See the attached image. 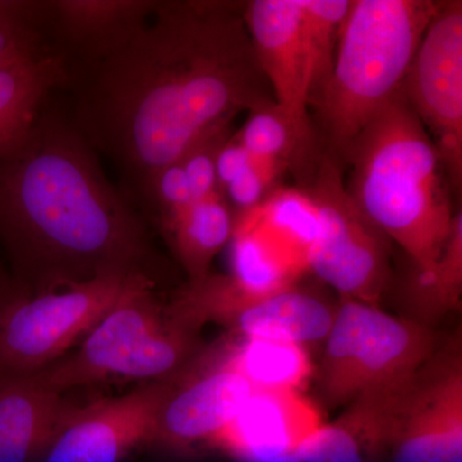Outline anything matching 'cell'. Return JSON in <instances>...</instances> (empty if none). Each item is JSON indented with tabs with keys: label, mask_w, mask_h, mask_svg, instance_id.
Returning <instances> with one entry per match:
<instances>
[{
	"label": "cell",
	"mask_w": 462,
	"mask_h": 462,
	"mask_svg": "<svg viewBox=\"0 0 462 462\" xmlns=\"http://www.w3.org/2000/svg\"><path fill=\"white\" fill-rule=\"evenodd\" d=\"M67 115L134 188L197 139L273 102L245 23V2L157 0L109 56L71 69Z\"/></svg>",
	"instance_id": "obj_1"
},
{
	"label": "cell",
	"mask_w": 462,
	"mask_h": 462,
	"mask_svg": "<svg viewBox=\"0 0 462 462\" xmlns=\"http://www.w3.org/2000/svg\"><path fill=\"white\" fill-rule=\"evenodd\" d=\"M0 245L25 293L105 276L154 281L141 217L67 112L48 103L0 160Z\"/></svg>",
	"instance_id": "obj_2"
},
{
	"label": "cell",
	"mask_w": 462,
	"mask_h": 462,
	"mask_svg": "<svg viewBox=\"0 0 462 462\" xmlns=\"http://www.w3.org/2000/svg\"><path fill=\"white\" fill-rule=\"evenodd\" d=\"M346 188L375 226L411 263H436L457 209L436 145L398 91L358 134L345 161Z\"/></svg>",
	"instance_id": "obj_3"
},
{
	"label": "cell",
	"mask_w": 462,
	"mask_h": 462,
	"mask_svg": "<svg viewBox=\"0 0 462 462\" xmlns=\"http://www.w3.org/2000/svg\"><path fill=\"white\" fill-rule=\"evenodd\" d=\"M439 2L352 0L329 87L312 123L321 153L343 169L358 134L402 90Z\"/></svg>",
	"instance_id": "obj_4"
},
{
	"label": "cell",
	"mask_w": 462,
	"mask_h": 462,
	"mask_svg": "<svg viewBox=\"0 0 462 462\" xmlns=\"http://www.w3.org/2000/svg\"><path fill=\"white\" fill-rule=\"evenodd\" d=\"M352 403L340 419L361 443L391 440L392 462H462L460 336L409 382Z\"/></svg>",
	"instance_id": "obj_5"
},
{
	"label": "cell",
	"mask_w": 462,
	"mask_h": 462,
	"mask_svg": "<svg viewBox=\"0 0 462 462\" xmlns=\"http://www.w3.org/2000/svg\"><path fill=\"white\" fill-rule=\"evenodd\" d=\"M154 285L123 298L88 334L80 348L42 372V387L62 394L106 380L171 379L196 351V333L175 324L157 302Z\"/></svg>",
	"instance_id": "obj_6"
},
{
	"label": "cell",
	"mask_w": 462,
	"mask_h": 462,
	"mask_svg": "<svg viewBox=\"0 0 462 462\" xmlns=\"http://www.w3.org/2000/svg\"><path fill=\"white\" fill-rule=\"evenodd\" d=\"M325 342L321 387L333 404L409 382L438 348L427 325L351 298H342Z\"/></svg>",
	"instance_id": "obj_7"
},
{
	"label": "cell",
	"mask_w": 462,
	"mask_h": 462,
	"mask_svg": "<svg viewBox=\"0 0 462 462\" xmlns=\"http://www.w3.org/2000/svg\"><path fill=\"white\" fill-rule=\"evenodd\" d=\"M156 285L143 275L105 276L39 293L18 291L0 312V376L32 375L60 360L127 294Z\"/></svg>",
	"instance_id": "obj_8"
},
{
	"label": "cell",
	"mask_w": 462,
	"mask_h": 462,
	"mask_svg": "<svg viewBox=\"0 0 462 462\" xmlns=\"http://www.w3.org/2000/svg\"><path fill=\"white\" fill-rule=\"evenodd\" d=\"M345 169L320 157L297 178L321 217V236L307 254V269L342 298L378 306L388 287L389 239L346 191Z\"/></svg>",
	"instance_id": "obj_9"
},
{
	"label": "cell",
	"mask_w": 462,
	"mask_h": 462,
	"mask_svg": "<svg viewBox=\"0 0 462 462\" xmlns=\"http://www.w3.org/2000/svg\"><path fill=\"white\" fill-rule=\"evenodd\" d=\"M175 324L196 333L207 322L245 338L288 340L306 346L327 338L336 310L296 285L266 296L245 293L229 275L209 273L189 281L165 307Z\"/></svg>",
	"instance_id": "obj_10"
},
{
	"label": "cell",
	"mask_w": 462,
	"mask_h": 462,
	"mask_svg": "<svg viewBox=\"0 0 462 462\" xmlns=\"http://www.w3.org/2000/svg\"><path fill=\"white\" fill-rule=\"evenodd\" d=\"M436 145L455 196L462 184V2L440 0L402 87Z\"/></svg>",
	"instance_id": "obj_11"
},
{
	"label": "cell",
	"mask_w": 462,
	"mask_h": 462,
	"mask_svg": "<svg viewBox=\"0 0 462 462\" xmlns=\"http://www.w3.org/2000/svg\"><path fill=\"white\" fill-rule=\"evenodd\" d=\"M170 385L171 379L148 383L121 397L69 407L44 462H120L134 446L154 438Z\"/></svg>",
	"instance_id": "obj_12"
},
{
	"label": "cell",
	"mask_w": 462,
	"mask_h": 462,
	"mask_svg": "<svg viewBox=\"0 0 462 462\" xmlns=\"http://www.w3.org/2000/svg\"><path fill=\"white\" fill-rule=\"evenodd\" d=\"M245 23L276 105L316 138L307 102L302 0H249Z\"/></svg>",
	"instance_id": "obj_13"
},
{
	"label": "cell",
	"mask_w": 462,
	"mask_h": 462,
	"mask_svg": "<svg viewBox=\"0 0 462 462\" xmlns=\"http://www.w3.org/2000/svg\"><path fill=\"white\" fill-rule=\"evenodd\" d=\"M156 0H44V32L69 67L98 62L138 32Z\"/></svg>",
	"instance_id": "obj_14"
},
{
	"label": "cell",
	"mask_w": 462,
	"mask_h": 462,
	"mask_svg": "<svg viewBox=\"0 0 462 462\" xmlns=\"http://www.w3.org/2000/svg\"><path fill=\"white\" fill-rule=\"evenodd\" d=\"M252 391L221 354L216 356L199 370L171 379L154 438L175 447L212 442Z\"/></svg>",
	"instance_id": "obj_15"
},
{
	"label": "cell",
	"mask_w": 462,
	"mask_h": 462,
	"mask_svg": "<svg viewBox=\"0 0 462 462\" xmlns=\"http://www.w3.org/2000/svg\"><path fill=\"white\" fill-rule=\"evenodd\" d=\"M321 425L319 410L298 391H252L211 443L243 462H270Z\"/></svg>",
	"instance_id": "obj_16"
},
{
	"label": "cell",
	"mask_w": 462,
	"mask_h": 462,
	"mask_svg": "<svg viewBox=\"0 0 462 462\" xmlns=\"http://www.w3.org/2000/svg\"><path fill=\"white\" fill-rule=\"evenodd\" d=\"M69 409L32 375L0 376V462H32L47 451Z\"/></svg>",
	"instance_id": "obj_17"
},
{
	"label": "cell",
	"mask_w": 462,
	"mask_h": 462,
	"mask_svg": "<svg viewBox=\"0 0 462 462\" xmlns=\"http://www.w3.org/2000/svg\"><path fill=\"white\" fill-rule=\"evenodd\" d=\"M71 67L56 51L0 67V160L26 138L48 100L66 89Z\"/></svg>",
	"instance_id": "obj_18"
},
{
	"label": "cell",
	"mask_w": 462,
	"mask_h": 462,
	"mask_svg": "<svg viewBox=\"0 0 462 462\" xmlns=\"http://www.w3.org/2000/svg\"><path fill=\"white\" fill-rule=\"evenodd\" d=\"M230 279L245 293L266 296L296 285L305 258L267 229L257 212L236 216L231 236Z\"/></svg>",
	"instance_id": "obj_19"
},
{
	"label": "cell",
	"mask_w": 462,
	"mask_h": 462,
	"mask_svg": "<svg viewBox=\"0 0 462 462\" xmlns=\"http://www.w3.org/2000/svg\"><path fill=\"white\" fill-rule=\"evenodd\" d=\"M236 214L223 194L193 200L167 229L176 256L189 276L199 281L208 275L215 257L230 243Z\"/></svg>",
	"instance_id": "obj_20"
},
{
	"label": "cell",
	"mask_w": 462,
	"mask_h": 462,
	"mask_svg": "<svg viewBox=\"0 0 462 462\" xmlns=\"http://www.w3.org/2000/svg\"><path fill=\"white\" fill-rule=\"evenodd\" d=\"M401 294L411 320L430 322L460 309L462 296V212L456 211L445 248L427 269L411 263L401 284Z\"/></svg>",
	"instance_id": "obj_21"
},
{
	"label": "cell",
	"mask_w": 462,
	"mask_h": 462,
	"mask_svg": "<svg viewBox=\"0 0 462 462\" xmlns=\"http://www.w3.org/2000/svg\"><path fill=\"white\" fill-rule=\"evenodd\" d=\"M220 354L254 391H298L312 374L306 346L288 340L245 338Z\"/></svg>",
	"instance_id": "obj_22"
},
{
	"label": "cell",
	"mask_w": 462,
	"mask_h": 462,
	"mask_svg": "<svg viewBox=\"0 0 462 462\" xmlns=\"http://www.w3.org/2000/svg\"><path fill=\"white\" fill-rule=\"evenodd\" d=\"M352 0H302V35L309 108H318L329 87L340 33Z\"/></svg>",
	"instance_id": "obj_23"
},
{
	"label": "cell",
	"mask_w": 462,
	"mask_h": 462,
	"mask_svg": "<svg viewBox=\"0 0 462 462\" xmlns=\"http://www.w3.org/2000/svg\"><path fill=\"white\" fill-rule=\"evenodd\" d=\"M256 212L261 223L307 263V254L320 238L322 227L320 212L311 197L298 187H279Z\"/></svg>",
	"instance_id": "obj_24"
},
{
	"label": "cell",
	"mask_w": 462,
	"mask_h": 462,
	"mask_svg": "<svg viewBox=\"0 0 462 462\" xmlns=\"http://www.w3.org/2000/svg\"><path fill=\"white\" fill-rule=\"evenodd\" d=\"M48 50L42 2L0 0V67Z\"/></svg>",
	"instance_id": "obj_25"
},
{
	"label": "cell",
	"mask_w": 462,
	"mask_h": 462,
	"mask_svg": "<svg viewBox=\"0 0 462 462\" xmlns=\"http://www.w3.org/2000/svg\"><path fill=\"white\" fill-rule=\"evenodd\" d=\"M138 191L153 209L162 230L167 229L194 200L189 181L179 161L152 173Z\"/></svg>",
	"instance_id": "obj_26"
},
{
	"label": "cell",
	"mask_w": 462,
	"mask_h": 462,
	"mask_svg": "<svg viewBox=\"0 0 462 462\" xmlns=\"http://www.w3.org/2000/svg\"><path fill=\"white\" fill-rule=\"evenodd\" d=\"M360 440L338 420L321 425L300 445L270 462H365Z\"/></svg>",
	"instance_id": "obj_27"
},
{
	"label": "cell",
	"mask_w": 462,
	"mask_h": 462,
	"mask_svg": "<svg viewBox=\"0 0 462 462\" xmlns=\"http://www.w3.org/2000/svg\"><path fill=\"white\" fill-rule=\"evenodd\" d=\"M287 171L288 166L281 162L254 158L252 165L230 181L221 194L236 216L256 211L281 187L279 181Z\"/></svg>",
	"instance_id": "obj_28"
},
{
	"label": "cell",
	"mask_w": 462,
	"mask_h": 462,
	"mask_svg": "<svg viewBox=\"0 0 462 462\" xmlns=\"http://www.w3.org/2000/svg\"><path fill=\"white\" fill-rule=\"evenodd\" d=\"M231 133V124L209 130L197 139L179 160L189 181L194 200L220 193L216 182V158L218 149Z\"/></svg>",
	"instance_id": "obj_29"
},
{
	"label": "cell",
	"mask_w": 462,
	"mask_h": 462,
	"mask_svg": "<svg viewBox=\"0 0 462 462\" xmlns=\"http://www.w3.org/2000/svg\"><path fill=\"white\" fill-rule=\"evenodd\" d=\"M252 161L254 158L236 138V133H231L218 149L216 158V182L218 191L221 193L230 181L247 170L252 165Z\"/></svg>",
	"instance_id": "obj_30"
},
{
	"label": "cell",
	"mask_w": 462,
	"mask_h": 462,
	"mask_svg": "<svg viewBox=\"0 0 462 462\" xmlns=\"http://www.w3.org/2000/svg\"><path fill=\"white\" fill-rule=\"evenodd\" d=\"M18 291H20V288L17 287V284H14V282L8 278L7 273L3 272L2 267H0V312L14 300Z\"/></svg>",
	"instance_id": "obj_31"
}]
</instances>
